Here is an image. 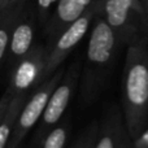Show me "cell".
<instances>
[{
    "instance_id": "6da1fadb",
    "label": "cell",
    "mask_w": 148,
    "mask_h": 148,
    "mask_svg": "<svg viewBox=\"0 0 148 148\" xmlns=\"http://www.w3.org/2000/svg\"><path fill=\"white\" fill-rule=\"evenodd\" d=\"M122 46L114 30L96 12L82 66L81 99L83 105L88 107L95 103L108 87L118 51Z\"/></svg>"
},
{
    "instance_id": "7a4b0ae2",
    "label": "cell",
    "mask_w": 148,
    "mask_h": 148,
    "mask_svg": "<svg viewBox=\"0 0 148 148\" xmlns=\"http://www.w3.org/2000/svg\"><path fill=\"white\" fill-rule=\"evenodd\" d=\"M121 103L125 125L134 142L148 123V34L127 46Z\"/></svg>"
},
{
    "instance_id": "3957f363",
    "label": "cell",
    "mask_w": 148,
    "mask_h": 148,
    "mask_svg": "<svg viewBox=\"0 0 148 148\" xmlns=\"http://www.w3.org/2000/svg\"><path fill=\"white\" fill-rule=\"evenodd\" d=\"M96 12L114 30L123 46L148 34L144 18L147 10L140 0H97Z\"/></svg>"
},
{
    "instance_id": "277c9868",
    "label": "cell",
    "mask_w": 148,
    "mask_h": 148,
    "mask_svg": "<svg viewBox=\"0 0 148 148\" xmlns=\"http://www.w3.org/2000/svg\"><path fill=\"white\" fill-rule=\"evenodd\" d=\"M82 62L79 59L74 60L66 68L65 74L55 91L49 97L47 107L43 112L40 121L36 126L35 134L33 136V148H39L44 136L65 117L64 113L72 100L74 91L78 86V81L81 78Z\"/></svg>"
},
{
    "instance_id": "5b68a950",
    "label": "cell",
    "mask_w": 148,
    "mask_h": 148,
    "mask_svg": "<svg viewBox=\"0 0 148 148\" xmlns=\"http://www.w3.org/2000/svg\"><path fill=\"white\" fill-rule=\"evenodd\" d=\"M66 68L62 65L55 74H52L49 78L43 81L30 95H29L26 103L23 104L22 109L20 112L17 121H16L14 129H13L12 136H10L9 144L7 148H20L22 140L26 138L29 131L34 129L36 123H39L43 112L47 107L49 97L52 92L60 83L65 74Z\"/></svg>"
},
{
    "instance_id": "8992f818",
    "label": "cell",
    "mask_w": 148,
    "mask_h": 148,
    "mask_svg": "<svg viewBox=\"0 0 148 148\" xmlns=\"http://www.w3.org/2000/svg\"><path fill=\"white\" fill-rule=\"evenodd\" d=\"M97 3V1H96ZM96 3L94 7L90 8L81 18L68 26L61 34L56 38V40L47 47L48 49V56H47L46 68H44L43 81L55 74L60 68L62 66L65 59L70 55V52L81 43V40L84 38L94 22L95 14H96Z\"/></svg>"
},
{
    "instance_id": "52a82bcc",
    "label": "cell",
    "mask_w": 148,
    "mask_h": 148,
    "mask_svg": "<svg viewBox=\"0 0 148 148\" xmlns=\"http://www.w3.org/2000/svg\"><path fill=\"white\" fill-rule=\"evenodd\" d=\"M48 49L46 44H35L30 52L9 73L8 87L13 97L30 95L43 82Z\"/></svg>"
},
{
    "instance_id": "ba28073f",
    "label": "cell",
    "mask_w": 148,
    "mask_h": 148,
    "mask_svg": "<svg viewBox=\"0 0 148 148\" xmlns=\"http://www.w3.org/2000/svg\"><path fill=\"white\" fill-rule=\"evenodd\" d=\"M36 23H38V18L35 12L26 9L25 7L13 27L12 36H10L9 49L5 60V66L9 73L35 46L34 39H35Z\"/></svg>"
},
{
    "instance_id": "9c48e42d",
    "label": "cell",
    "mask_w": 148,
    "mask_h": 148,
    "mask_svg": "<svg viewBox=\"0 0 148 148\" xmlns=\"http://www.w3.org/2000/svg\"><path fill=\"white\" fill-rule=\"evenodd\" d=\"M95 148H133V140L125 125L123 113L118 105L110 104L99 123Z\"/></svg>"
},
{
    "instance_id": "30bf717a",
    "label": "cell",
    "mask_w": 148,
    "mask_h": 148,
    "mask_svg": "<svg viewBox=\"0 0 148 148\" xmlns=\"http://www.w3.org/2000/svg\"><path fill=\"white\" fill-rule=\"evenodd\" d=\"M97 0H60L55 7L48 22L43 27L47 38V47H49L56 38L72 23L81 18Z\"/></svg>"
},
{
    "instance_id": "8fae6325",
    "label": "cell",
    "mask_w": 148,
    "mask_h": 148,
    "mask_svg": "<svg viewBox=\"0 0 148 148\" xmlns=\"http://www.w3.org/2000/svg\"><path fill=\"white\" fill-rule=\"evenodd\" d=\"M25 1L0 12V68L7 60L13 27H14L22 10L25 9Z\"/></svg>"
},
{
    "instance_id": "7c38bea8",
    "label": "cell",
    "mask_w": 148,
    "mask_h": 148,
    "mask_svg": "<svg viewBox=\"0 0 148 148\" xmlns=\"http://www.w3.org/2000/svg\"><path fill=\"white\" fill-rule=\"evenodd\" d=\"M27 97L29 95H20V96H16L10 100L7 113L0 122V148H7L9 144L16 121H17L20 112L27 100Z\"/></svg>"
},
{
    "instance_id": "4fadbf2b",
    "label": "cell",
    "mask_w": 148,
    "mask_h": 148,
    "mask_svg": "<svg viewBox=\"0 0 148 148\" xmlns=\"http://www.w3.org/2000/svg\"><path fill=\"white\" fill-rule=\"evenodd\" d=\"M72 133L70 117H64L42 140L39 148H66Z\"/></svg>"
},
{
    "instance_id": "5bb4252c",
    "label": "cell",
    "mask_w": 148,
    "mask_h": 148,
    "mask_svg": "<svg viewBox=\"0 0 148 148\" xmlns=\"http://www.w3.org/2000/svg\"><path fill=\"white\" fill-rule=\"evenodd\" d=\"M97 133H99V122L94 121L84 129L79 138L69 148H95Z\"/></svg>"
},
{
    "instance_id": "9a60e30c",
    "label": "cell",
    "mask_w": 148,
    "mask_h": 148,
    "mask_svg": "<svg viewBox=\"0 0 148 148\" xmlns=\"http://www.w3.org/2000/svg\"><path fill=\"white\" fill-rule=\"evenodd\" d=\"M60 0H35V12L38 22L42 26H46V23L48 22L49 17H51L52 12H53L55 7L57 5Z\"/></svg>"
},
{
    "instance_id": "2e32d148",
    "label": "cell",
    "mask_w": 148,
    "mask_h": 148,
    "mask_svg": "<svg viewBox=\"0 0 148 148\" xmlns=\"http://www.w3.org/2000/svg\"><path fill=\"white\" fill-rule=\"evenodd\" d=\"M13 99L12 94L9 92V90H5L4 94L1 95V97H0V122H1L3 117L5 116V113H7L8 110V107H9L10 104V100Z\"/></svg>"
},
{
    "instance_id": "e0dca14e",
    "label": "cell",
    "mask_w": 148,
    "mask_h": 148,
    "mask_svg": "<svg viewBox=\"0 0 148 148\" xmlns=\"http://www.w3.org/2000/svg\"><path fill=\"white\" fill-rule=\"evenodd\" d=\"M133 148H148V129L133 142Z\"/></svg>"
},
{
    "instance_id": "ac0fdd59",
    "label": "cell",
    "mask_w": 148,
    "mask_h": 148,
    "mask_svg": "<svg viewBox=\"0 0 148 148\" xmlns=\"http://www.w3.org/2000/svg\"><path fill=\"white\" fill-rule=\"evenodd\" d=\"M22 1H25V0H0V12L9 9V8L14 7Z\"/></svg>"
},
{
    "instance_id": "d6986e66",
    "label": "cell",
    "mask_w": 148,
    "mask_h": 148,
    "mask_svg": "<svg viewBox=\"0 0 148 148\" xmlns=\"http://www.w3.org/2000/svg\"><path fill=\"white\" fill-rule=\"evenodd\" d=\"M144 5H146V10L148 12V0H144Z\"/></svg>"
}]
</instances>
